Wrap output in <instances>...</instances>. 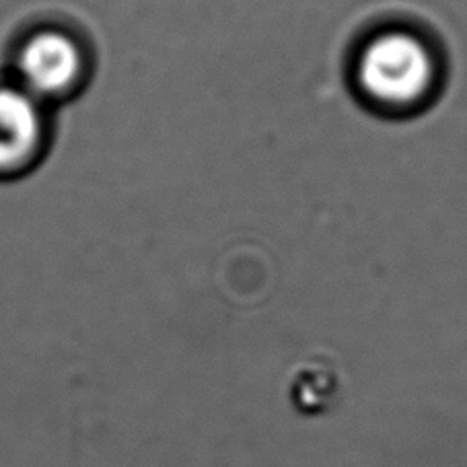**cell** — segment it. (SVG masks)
I'll use <instances>...</instances> for the list:
<instances>
[{
	"label": "cell",
	"mask_w": 467,
	"mask_h": 467,
	"mask_svg": "<svg viewBox=\"0 0 467 467\" xmlns=\"http://www.w3.org/2000/svg\"><path fill=\"white\" fill-rule=\"evenodd\" d=\"M357 78L370 101L408 109L422 103L437 78L431 47L408 31H385L362 47Z\"/></svg>",
	"instance_id": "1"
},
{
	"label": "cell",
	"mask_w": 467,
	"mask_h": 467,
	"mask_svg": "<svg viewBox=\"0 0 467 467\" xmlns=\"http://www.w3.org/2000/svg\"><path fill=\"white\" fill-rule=\"evenodd\" d=\"M83 58L77 44L58 31L29 39L19 56V72L29 95L56 98L70 91L80 77Z\"/></svg>",
	"instance_id": "2"
},
{
	"label": "cell",
	"mask_w": 467,
	"mask_h": 467,
	"mask_svg": "<svg viewBox=\"0 0 467 467\" xmlns=\"http://www.w3.org/2000/svg\"><path fill=\"white\" fill-rule=\"evenodd\" d=\"M42 140V114L23 88L0 87V171L15 169L34 155Z\"/></svg>",
	"instance_id": "3"
}]
</instances>
